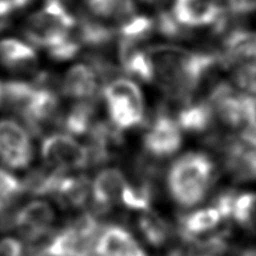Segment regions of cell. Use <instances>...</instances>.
Wrapping results in <instances>:
<instances>
[{
    "instance_id": "cell-1",
    "label": "cell",
    "mask_w": 256,
    "mask_h": 256,
    "mask_svg": "<svg viewBox=\"0 0 256 256\" xmlns=\"http://www.w3.org/2000/svg\"><path fill=\"white\" fill-rule=\"evenodd\" d=\"M152 75L167 95L188 102L208 73L216 66L219 57L196 52L175 45H154L145 48Z\"/></svg>"
},
{
    "instance_id": "cell-2",
    "label": "cell",
    "mask_w": 256,
    "mask_h": 256,
    "mask_svg": "<svg viewBox=\"0 0 256 256\" xmlns=\"http://www.w3.org/2000/svg\"><path fill=\"white\" fill-rule=\"evenodd\" d=\"M215 178L211 158L202 152H188L177 158L167 173V188L171 198L182 207L200 203Z\"/></svg>"
},
{
    "instance_id": "cell-3",
    "label": "cell",
    "mask_w": 256,
    "mask_h": 256,
    "mask_svg": "<svg viewBox=\"0 0 256 256\" xmlns=\"http://www.w3.org/2000/svg\"><path fill=\"white\" fill-rule=\"evenodd\" d=\"M77 19L59 0H46L32 13L23 27V34L31 44L50 49L72 34Z\"/></svg>"
},
{
    "instance_id": "cell-4",
    "label": "cell",
    "mask_w": 256,
    "mask_h": 256,
    "mask_svg": "<svg viewBox=\"0 0 256 256\" xmlns=\"http://www.w3.org/2000/svg\"><path fill=\"white\" fill-rule=\"evenodd\" d=\"M108 121L122 132L133 129L144 121L145 105L139 86L132 80L118 77L101 88Z\"/></svg>"
},
{
    "instance_id": "cell-5",
    "label": "cell",
    "mask_w": 256,
    "mask_h": 256,
    "mask_svg": "<svg viewBox=\"0 0 256 256\" xmlns=\"http://www.w3.org/2000/svg\"><path fill=\"white\" fill-rule=\"evenodd\" d=\"M40 154L47 167L70 172L89 166V155L82 145L66 133L46 135L40 145Z\"/></svg>"
},
{
    "instance_id": "cell-6",
    "label": "cell",
    "mask_w": 256,
    "mask_h": 256,
    "mask_svg": "<svg viewBox=\"0 0 256 256\" xmlns=\"http://www.w3.org/2000/svg\"><path fill=\"white\" fill-rule=\"evenodd\" d=\"M34 156L30 133L14 119L0 120V161L15 170L27 168Z\"/></svg>"
},
{
    "instance_id": "cell-7",
    "label": "cell",
    "mask_w": 256,
    "mask_h": 256,
    "mask_svg": "<svg viewBox=\"0 0 256 256\" xmlns=\"http://www.w3.org/2000/svg\"><path fill=\"white\" fill-rule=\"evenodd\" d=\"M182 144V132L176 120L164 109H159L144 132L142 145L145 153L153 158L173 155Z\"/></svg>"
},
{
    "instance_id": "cell-8",
    "label": "cell",
    "mask_w": 256,
    "mask_h": 256,
    "mask_svg": "<svg viewBox=\"0 0 256 256\" xmlns=\"http://www.w3.org/2000/svg\"><path fill=\"white\" fill-rule=\"evenodd\" d=\"M54 221L53 207L44 200H33L13 213L12 227L27 242L36 244L51 235Z\"/></svg>"
},
{
    "instance_id": "cell-9",
    "label": "cell",
    "mask_w": 256,
    "mask_h": 256,
    "mask_svg": "<svg viewBox=\"0 0 256 256\" xmlns=\"http://www.w3.org/2000/svg\"><path fill=\"white\" fill-rule=\"evenodd\" d=\"M89 166H100L116 157L118 149L124 143L123 132L108 120H97L87 134Z\"/></svg>"
},
{
    "instance_id": "cell-10",
    "label": "cell",
    "mask_w": 256,
    "mask_h": 256,
    "mask_svg": "<svg viewBox=\"0 0 256 256\" xmlns=\"http://www.w3.org/2000/svg\"><path fill=\"white\" fill-rule=\"evenodd\" d=\"M127 180L123 171L117 167L101 169L91 183L90 198L93 212L102 215L120 202V195Z\"/></svg>"
},
{
    "instance_id": "cell-11",
    "label": "cell",
    "mask_w": 256,
    "mask_h": 256,
    "mask_svg": "<svg viewBox=\"0 0 256 256\" xmlns=\"http://www.w3.org/2000/svg\"><path fill=\"white\" fill-rule=\"evenodd\" d=\"M171 14L180 26L219 27L223 19V8L220 0H175Z\"/></svg>"
},
{
    "instance_id": "cell-12",
    "label": "cell",
    "mask_w": 256,
    "mask_h": 256,
    "mask_svg": "<svg viewBox=\"0 0 256 256\" xmlns=\"http://www.w3.org/2000/svg\"><path fill=\"white\" fill-rule=\"evenodd\" d=\"M94 250L97 256H148L130 231L118 224L101 229Z\"/></svg>"
},
{
    "instance_id": "cell-13",
    "label": "cell",
    "mask_w": 256,
    "mask_h": 256,
    "mask_svg": "<svg viewBox=\"0 0 256 256\" xmlns=\"http://www.w3.org/2000/svg\"><path fill=\"white\" fill-rule=\"evenodd\" d=\"M101 88L99 78L86 63H79L70 67L61 81L62 94L77 101L97 100Z\"/></svg>"
},
{
    "instance_id": "cell-14",
    "label": "cell",
    "mask_w": 256,
    "mask_h": 256,
    "mask_svg": "<svg viewBox=\"0 0 256 256\" xmlns=\"http://www.w3.org/2000/svg\"><path fill=\"white\" fill-rule=\"evenodd\" d=\"M223 61L233 70L256 67V33L238 29L232 31L223 43Z\"/></svg>"
},
{
    "instance_id": "cell-15",
    "label": "cell",
    "mask_w": 256,
    "mask_h": 256,
    "mask_svg": "<svg viewBox=\"0 0 256 256\" xmlns=\"http://www.w3.org/2000/svg\"><path fill=\"white\" fill-rule=\"evenodd\" d=\"M221 220L222 217L214 206L194 210L180 216L178 233L186 243L190 244L215 232Z\"/></svg>"
},
{
    "instance_id": "cell-16",
    "label": "cell",
    "mask_w": 256,
    "mask_h": 256,
    "mask_svg": "<svg viewBox=\"0 0 256 256\" xmlns=\"http://www.w3.org/2000/svg\"><path fill=\"white\" fill-rule=\"evenodd\" d=\"M91 190L90 179L84 174L64 173L52 197L64 208L80 209L85 206Z\"/></svg>"
},
{
    "instance_id": "cell-17",
    "label": "cell",
    "mask_w": 256,
    "mask_h": 256,
    "mask_svg": "<svg viewBox=\"0 0 256 256\" xmlns=\"http://www.w3.org/2000/svg\"><path fill=\"white\" fill-rule=\"evenodd\" d=\"M0 63L13 72H30L37 66V54L29 44L5 38L0 41Z\"/></svg>"
},
{
    "instance_id": "cell-18",
    "label": "cell",
    "mask_w": 256,
    "mask_h": 256,
    "mask_svg": "<svg viewBox=\"0 0 256 256\" xmlns=\"http://www.w3.org/2000/svg\"><path fill=\"white\" fill-rule=\"evenodd\" d=\"M96 100L77 101L65 113H61L57 125L66 134L82 136L88 134L97 121Z\"/></svg>"
},
{
    "instance_id": "cell-19",
    "label": "cell",
    "mask_w": 256,
    "mask_h": 256,
    "mask_svg": "<svg viewBox=\"0 0 256 256\" xmlns=\"http://www.w3.org/2000/svg\"><path fill=\"white\" fill-rule=\"evenodd\" d=\"M76 35L82 45L93 49L109 46L117 36L116 29L93 16L81 15L76 24Z\"/></svg>"
},
{
    "instance_id": "cell-20",
    "label": "cell",
    "mask_w": 256,
    "mask_h": 256,
    "mask_svg": "<svg viewBox=\"0 0 256 256\" xmlns=\"http://www.w3.org/2000/svg\"><path fill=\"white\" fill-rule=\"evenodd\" d=\"M152 180V176L137 174L134 181H127L120 195V203L127 210L141 212L150 210L155 193Z\"/></svg>"
},
{
    "instance_id": "cell-21",
    "label": "cell",
    "mask_w": 256,
    "mask_h": 256,
    "mask_svg": "<svg viewBox=\"0 0 256 256\" xmlns=\"http://www.w3.org/2000/svg\"><path fill=\"white\" fill-rule=\"evenodd\" d=\"M214 111L209 101L185 102L177 114L176 122L181 130L200 133L206 131L214 121Z\"/></svg>"
},
{
    "instance_id": "cell-22",
    "label": "cell",
    "mask_w": 256,
    "mask_h": 256,
    "mask_svg": "<svg viewBox=\"0 0 256 256\" xmlns=\"http://www.w3.org/2000/svg\"><path fill=\"white\" fill-rule=\"evenodd\" d=\"M85 6L91 16L120 24L136 14L134 0H85Z\"/></svg>"
},
{
    "instance_id": "cell-23",
    "label": "cell",
    "mask_w": 256,
    "mask_h": 256,
    "mask_svg": "<svg viewBox=\"0 0 256 256\" xmlns=\"http://www.w3.org/2000/svg\"><path fill=\"white\" fill-rule=\"evenodd\" d=\"M155 29V20L145 15L135 14L119 24L116 29L118 44L139 46L147 40Z\"/></svg>"
},
{
    "instance_id": "cell-24",
    "label": "cell",
    "mask_w": 256,
    "mask_h": 256,
    "mask_svg": "<svg viewBox=\"0 0 256 256\" xmlns=\"http://www.w3.org/2000/svg\"><path fill=\"white\" fill-rule=\"evenodd\" d=\"M137 228L142 238L154 247L164 245L171 235V227L167 221L151 210L142 212L138 217Z\"/></svg>"
},
{
    "instance_id": "cell-25",
    "label": "cell",
    "mask_w": 256,
    "mask_h": 256,
    "mask_svg": "<svg viewBox=\"0 0 256 256\" xmlns=\"http://www.w3.org/2000/svg\"><path fill=\"white\" fill-rule=\"evenodd\" d=\"M229 219L234 220L239 226L247 230H254L256 228V193L236 192Z\"/></svg>"
},
{
    "instance_id": "cell-26",
    "label": "cell",
    "mask_w": 256,
    "mask_h": 256,
    "mask_svg": "<svg viewBox=\"0 0 256 256\" xmlns=\"http://www.w3.org/2000/svg\"><path fill=\"white\" fill-rule=\"evenodd\" d=\"M23 193L22 181L0 168V216L9 212L13 203Z\"/></svg>"
},
{
    "instance_id": "cell-27",
    "label": "cell",
    "mask_w": 256,
    "mask_h": 256,
    "mask_svg": "<svg viewBox=\"0 0 256 256\" xmlns=\"http://www.w3.org/2000/svg\"><path fill=\"white\" fill-rule=\"evenodd\" d=\"M81 42L77 35L71 34L64 41L48 49V55L56 61H66L77 56L81 49Z\"/></svg>"
},
{
    "instance_id": "cell-28",
    "label": "cell",
    "mask_w": 256,
    "mask_h": 256,
    "mask_svg": "<svg viewBox=\"0 0 256 256\" xmlns=\"http://www.w3.org/2000/svg\"><path fill=\"white\" fill-rule=\"evenodd\" d=\"M27 247L15 237L0 239V256H25Z\"/></svg>"
},
{
    "instance_id": "cell-29",
    "label": "cell",
    "mask_w": 256,
    "mask_h": 256,
    "mask_svg": "<svg viewBox=\"0 0 256 256\" xmlns=\"http://www.w3.org/2000/svg\"><path fill=\"white\" fill-rule=\"evenodd\" d=\"M231 12L234 14H249L256 11V0H227Z\"/></svg>"
},
{
    "instance_id": "cell-30",
    "label": "cell",
    "mask_w": 256,
    "mask_h": 256,
    "mask_svg": "<svg viewBox=\"0 0 256 256\" xmlns=\"http://www.w3.org/2000/svg\"><path fill=\"white\" fill-rule=\"evenodd\" d=\"M14 11L16 10L11 0H0V19L9 18Z\"/></svg>"
},
{
    "instance_id": "cell-31",
    "label": "cell",
    "mask_w": 256,
    "mask_h": 256,
    "mask_svg": "<svg viewBox=\"0 0 256 256\" xmlns=\"http://www.w3.org/2000/svg\"><path fill=\"white\" fill-rule=\"evenodd\" d=\"M35 0H11L15 10H21L26 8L28 5H30Z\"/></svg>"
},
{
    "instance_id": "cell-32",
    "label": "cell",
    "mask_w": 256,
    "mask_h": 256,
    "mask_svg": "<svg viewBox=\"0 0 256 256\" xmlns=\"http://www.w3.org/2000/svg\"><path fill=\"white\" fill-rule=\"evenodd\" d=\"M240 256H256V247H250L245 249Z\"/></svg>"
},
{
    "instance_id": "cell-33",
    "label": "cell",
    "mask_w": 256,
    "mask_h": 256,
    "mask_svg": "<svg viewBox=\"0 0 256 256\" xmlns=\"http://www.w3.org/2000/svg\"><path fill=\"white\" fill-rule=\"evenodd\" d=\"M9 26V18L0 19V32L5 30Z\"/></svg>"
},
{
    "instance_id": "cell-34",
    "label": "cell",
    "mask_w": 256,
    "mask_h": 256,
    "mask_svg": "<svg viewBox=\"0 0 256 256\" xmlns=\"http://www.w3.org/2000/svg\"><path fill=\"white\" fill-rule=\"evenodd\" d=\"M147 4H152V5H159V4H162L164 2H166L167 0H141Z\"/></svg>"
},
{
    "instance_id": "cell-35",
    "label": "cell",
    "mask_w": 256,
    "mask_h": 256,
    "mask_svg": "<svg viewBox=\"0 0 256 256\" xmlns=\"http://www.w3.org/2000/svg\"><path fill=\"white\" fill-rule=\"evenodd\" d=\"M4 101V89H3V83L0 81V107L3 105Z\"/></svg>"
}]
</instances>
